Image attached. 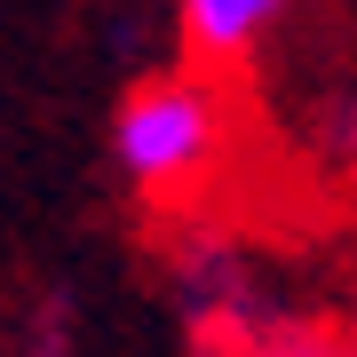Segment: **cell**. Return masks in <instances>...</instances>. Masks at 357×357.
I'll return each mask as SVG.
<instances>
[{
  "label": "cell",
  "mask_w": 357,
  "mask_h": 357,
  "mask_svg": "<svg viewBox=\"0 0 357 357\" xmlns=\"http://www.w3.org/2000/svg\"><path fill=\"white\" fill-rule=\"evenodd\" d=\"M167 286H175V318H183V357H357V326H326L278 302L262 262L222 230L183 222Z\"/></svg>",
  "instance_id": "cell-1"
},
{
  "label": "cell",
  "mask_w": 357,
  "mask_h": 357,
  "mask_svg": "<svg viewBox=\"0 0 357 357\" xmlns=\"http://www.w3.org/2000/svg\"><path fill=\"white\" fill-rule=\"evenodd\" d=\"M175 16L199 64H246L286 24V0H175Z\"/></svg>",
  "instance_id": "cell-3"
},
{
  "label": "cell",
  "mask_w": 357,
  "mask_h": 357,
  "mask_svg": "<svg viewBox=\"0 0 357 357\" xmlns=\"http://www.w3.org/2000/svg\"><path fill=\"white\" fill-rule=\"evenodd\" d=\"M230 151V103L215 88L206 64H183V72H159L112 112V159L119 175L135 183L143 199L159 206H183L215 183V167Z\"/></svg>",
  "instance_id": "cell-2"
}]
</instances>
